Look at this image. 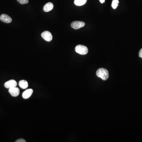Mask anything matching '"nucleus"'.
Masks as SVG:
<instances>
[{
    "instance_id": "9d476101",
    "label": "nucleus",
    "mask_w": 142,
    "mask_h": 142,
    "mask_svg": "<svg viewBox=\"0 0 142 142\" xmlns=\"http://www.w3.org/2000/svg\"><path fill=\"white\" fill-rule=\"evenodd\" d=\"M19 86H20L21 88L23 89H27L29 86V84H28L27 81H26V80H21L19 82Z\"/></svg>"
},
{
    "instance_id": "0eeeda50",
    "label": "nucleus",
    "mask_w": 142,
    "mask_h": 142,
    "mask_svg": "<svg viewBox=\"0 0 142 142\" xmlns=\"http://www.w3.org/2000/svg\"><path fill=\"white\" fill-rule=\"evenodd\" d=\"M0 20L3 22L9 23L12 22V19L9 16L5 14H3L0 16Z\"/></svg>"
},
{
    "instance_id": "4468645a",
    "label": "nucleus",
    "mask_w": 142,
    "mask_h": 142,
    "mask_svg": "<svg viewBox=\"0 0 142 142\" xmlns=\"http://www.w3.org/2000/svg\"><path fill=\"white\" fill-rule=\"evenodd\" d=\"M16 142H26V140L23 138H20L16 140Z\"/></svg>"
},
{
    "instance_id": "ddd939ff",
    "label": "nucleus",
    "mask_w": 142,
    "mask_h": 142,
    "mask_svg": "<svg viewBox=\"0 0 142 142\" xmlns=\"http://www.w3.org/2000/svg\"><path fill=\"white\" fill-rule=\"evenodd\" d=\"M17 1L20 3V4H22V5H24V4H27L29 3V0H17Z\"/></svg>"
},
{
    "instance_id": "9b49d317",
    "label": "nucleus",
    "mask_w": 142,
    "mask_h": 142,
    "mask_svg": "<svg viewBox=\"0 0 142 142\" xmlns=\"http://www.w3.org/2000/svg\"><path fill=\"white\" fill-rule=\"evenodd\" d=\"M87 0H75L74 4L78 6H83L86 4Z\"/></svg>"
},
{
    "instance_id": "f8f14e48",
    "label": "nucleus",
    "mask_w": 142,
    "mask_h": 142,
    "mask_svg": "<svg viewBox=\"0 0 142 142\" xmlns=\"http://www.w3.org/2000/svg\"><path fill=\"white\" fill-rule=\"evenodd\" d=\"M119 1L118 0H113L111 6L113 9H115L118 6Z\"/></svg>"
},
{
    "instance_id": "f03ea898",
    "label": "nucleus",
    "mask_w": 142,
    "mask_h": 142,
    "mask_svg": "<svg viewBox=\"0 0 142 142\" xmlns=\"http://www.w3.org/2000/svg\"><path fill=\"white\" fill-rule=\"evenodd\" d=\"M75 51L77 53L81 55H85L88 53V49L86 46L78 45L76 46Z\"/></svg>"
},
{
    "instance_id": "423d86ee",
    "label": "nucleus",
    "mask_w": 142,
    "mask_h": 142,
    "mask_svg": "<svg viewBox=\"0 0 142 142\" xmlns=\"http://www.w3.org/2000/svg\"><path fill=\"white\" fill-rule=\"evenodd\" d=\"M17 85L16 81L14 80H10L8 81H7L5 84V87L7 89H10L16 87Z\"/></svg>"
},
{
    "instance_id": "1a4fd4ad",
    "label": "nucleus",
    "mask_w": 142,
    "mask_h": 142,
    "mask_svg": "<svg viewBox=\"0 0 142 142\" xmlns=\"http://www.w3.org/2000/svg\"><path fill=\"white\" fill-rule=\"evenodd\" d=\"M54 5L53 3L49 2L45 5L43 7V10L45 12H48L50 11L53 9Z\"/></svg>"
},
{
    "instance_id": "39448f33",
    "label": "nucleus",
    "mask_w": 142,
    "mask_h": 142,
    "mask_svg": "<svg viewBox=\"0 0 142 142\" xmlns=\"http://www.w3.org/2000/svg\"><path fill=\"white\" fill-rule=\"evenodd\" d=\"M9 92L12 96L13 97H17L19 95L20 93V89L16 87L9 89Z\"/></svg>"
},
{
    "instance_id": "6e6552de",
    "label": "nucleus",
    "mask_w": 142,
    "mask_h": 142,
    "mask_svg": "<svg viewBox=\"0 0 142 142\" xmlns=\"http://www.w3.org/2000/svg\"><path fill=\"white\" fill-rule=\"evenodd\" d=\"M33 92V91L32 89H28L27 90L23 92L22 94L23 98L25 99H28L31 96Z\"/></svg>"
},
{
    "instance_id": "dca6fc26",
    "label": "nucleus",
    "mask_w": 142,
    "mask_h": 142,
    "mask_svg": "<svg viewBox=\"0 0 142 142\" xmlns=\"http://www.w3.org/2000/svg\"><path fill=\"white\" fill-rule=\"evenodd\" d=\"M100 2L101 3H103L105 2V0H100Z\"/></svg>"
},
{
    "instance_id": "2eb2a0df",
    "label": "nucleus",
    "mask_w": 142,
    "mask_h": 142,
    "mask_svg": "<svg viewBox=\"0 0 142 142\" xmlns=\"http://www.w3.org/2000/svg\"><path fill=\"white\" fill-rule=\"evenodd\" d=\"M139 57L142 58V48L140 50V51H139Z\"/></svg>"
},
{
    "instance_id": "7ed1b4c3",
    "label": "nucleus",
    "mask_w": 142,
    "mask_h": 142,
    "mask_svg": "<svg viewBox=\"0 0 142 142\" xmlns=\"http://www.w3.org/2000/svg\"><path fill=\"white\" fill-rule=\"evenodd\" d=\"M85 25V23L83 21H75L71 23V27L74 29H78Z\"/></svg>"
},
{
    "instance_id": "20e7f679",
    "label": "nucleus",
    "mask_w": 142,
    "mask_h": 142,
    "mask_svg": "<svg viewBox=\"0 0 142 142\" xmlns=\"http://www.w3.org/2000/svg\"><path fill=\"white\" fill-rule=\"evenodd\" d=\"M42 37L47 42H50L53 39V36L51 32L48 31L43 32L42 34Z\"/></svg>"
},
{
    "instance_id": "f257e3e1",
    "label": "nucleus",
    "mask_w": 142,
    "mask_h": 142,
    "mask_svg": "<svg viewBox=\"0 0 142 142\" xmlns=\"http://www.w3.org/2000/svg\"><path fill=\"white\" fill-rule=\"evenodd\" d=\"M96 75L99 78H101L104 81L106 80L109 78V72L106 69L101 68L99 69L96 72Z\"/></svg>"
}]
</instances>
